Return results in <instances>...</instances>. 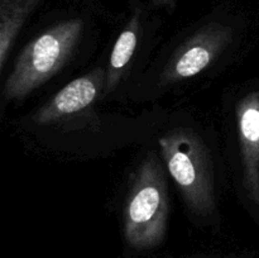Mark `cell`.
<instances>
[{
  "instance_id": "6da1fadb",
  "label": "cell",
  "mask_w": 259,
  "mask_h": 258,
  "mask_svg": "<svg viewBox=\"0 0 259 258\" xmlns=\"http://www.w3.org/2000/svg\"><path fill=\"white\" fill-rule=\"evenodd\" d=\"M169 215L168 185L156 153L151 152L134 175L124 206V237L134 249L161 244Z\"/></svg>"
},
{
  "instance_id": "7a4b0ae2",
  "label": "cell",
  "mask_w": 259,
  "mask_h": 258,
  "mask_svg": "<svg viewBox=\"0 0 259 258\" xmlns=\"http://www.w3.org/2000/svg\"><path fill=\"white\" fill-rule=\"evenodd\" d=\"M83 32L78 18L62 20L30 40L15 61L3 90L5 101L24 99L66 65Z\"/></svg>"
},
{
  "instance_id": "3957f363",
  "label": "cell",
  "mask_w": 259,
  "mask_h": 258,
  "mask_svg": "<svg viewBox=\"0 0 259 258\" xmlns=\"http://www.w3.org/2000/svg\"><path fill=\"white\" fill-rule=\"evenodd\" d=\"M162 158L187 207L197 215L215 210L214 169L201 137L190 128H176L158 139Z\"/></svg>"
},
{
  "instance_id": "277c9868",
  "label": "cell",
  "mask_w": 259,
  "mask_h": 258,
  "mask_svg": "<svg viewBox=\"0 0 259 258\" xmlns=\"http://www.w3.org/2000/svg\"><path fill=\"white\" fill-rule=\"evenodd\" d=\"M233 30L220 23H210L191 35L168 60L161 75L162 85L194 77L212 65L230 45Z\"/></svg>"
},
{
  "instance_id": "5b68a950",
  "label": "cell",
  "mask_w": 259,
  "mask_h": 258,
  "mask_svg": "<svg viewBox=\"0 0 259 258\" xmlns=\"http://www.w3.org/2000/svg\"><path fill=\"white\" fill-rule=\"evenodd\" d=\"M106 70L95 68L61 89L35 113L37 124H51L89 108L105 89Z\"/></svg>"
},
{
  "instance_id": "8992f818",
  "label": "cell",
  "mask_w": 259,
  "mask_h": 258,
  "mask_svg": "<svg viewBox=\"0 0 259 258\" xmlns=\"http://www.w3.org/2000/svg\"><path fill=\"white\" fill-rule=\"evenodd\" d=\"M244 185L259 205V91H252L235 108Z\"/></svg>"
},
{
  "instance_id": "52a82bcc",
  "label": "cell",
  "mask_w": 259,
  "mask_h": 258,
  "mask_svg": "<svg viewBox=\"0 0 259 258\" xmlns=\"http://www.w3.org/2000/svg\"><path fill=\"white\" fill-rule=\"evenodd\" d=\"M42 0L0 2V70H4L10 50L33 10Z\"/></svg>"
},
{
  "instance_id": "ba28073f",
  "label": "cell",
  "mask_w": 259,
  "mask_h": 258,
  "mask_svg": "<svg viewBox=\"0 0 259 258\" xmlns=\"http://www.w3.org/2000/svg\"><path fill=\"white\" fill-rule=\"evenodd\" d=\"M141 10L137 9L114 45L109 65L106 67L105 89H104L105 94L111 93L115 89L123 76L124 70L133 57L141 32Z\"/></svg>"
},
{
  "instance_id": "9c48e42d",
  "label": "cell",
  "mask_w": 259,
  "mask_h": 258,
  "mask_svg": "<svg viewBox=\"0 0 259 258\" xmlns=\"http://www.w3.org/2000/svg\"><path fill=\"white\" fill-rule=\"evenodd\" d=\"M154 7H167V5L174 4L175 0H151Z\"/></svg>"
}]
</instances>
